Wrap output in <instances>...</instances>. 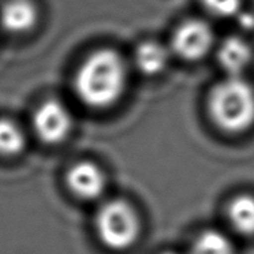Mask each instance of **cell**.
Wrapping results in <instances>:
<instances>
[{
    "label": "cell",
    "instance_id": "7c38bea8",
    "mask_svg": "<svg viewBox=\"0 0 254 254\" xmlns=\"http://www.w3.org/2000/svg\"><path fill=\"white\" fill-rule=\"evenodd\" d=\"M26 146V135L17 122L0 118V156L19 155Z\"/></svg>",
    "mask_w": 254,
    "mask_h": 254
},
{
    "label": "cell",
    "instance_id": "ba28073f",
    "mask_svg": "<svg viewBox=\"0 0 254 254\" xmlns=\"http://www.w3.org/2000/svg\"><path fill=\"white\" fill-rule=\"evenodd\" d=\"M227 223L241 237H254V194L234 195L226 206Z\"/></svg>",
    "mask_w": 254,
    "mask_h": 254
},
{
    "label": "cell",
    "instance_id": "5b68a950",
    "mask_svg": "<svg viewBox=\"0 0 254 254\" xmlns=\"http://www.w3.org/2000/svg\"><path fill=\"white\" fill-rule=\"evenodd\" d=\"M213 30L201 19H189L181 23L172 36V51L185 61L202 59L213 47Z\"/></svg>",
    "mask_w": 254,
    "mask_h": 254
},
{
    "label": "cell",
    "instance_id": "8992f818",
    "mask_svg": "<svg viewBox=\"0 0 254 254\" xmlns=\"http://www.w3.org/2000/svg\"><path fill=\"white\" fill-rule=\"evenodd\" d=\"M66 185L77 198L94 201L104 195L107 177L103 168L93 161H78L68 168Z\"/></svg>",
    "mask_w": 254,
    "mask_h": 254
},
{
    "label": "cell",
    "instance_id": "30bf717a",
    "mask_svg": "<svg viewBox=\"0 0 254 254\" xmlns=\"http://www.w3.org/2000/svg\"><path fill=\"white\" fill-rule=\"evenodd\" d=\"M186 254H235V246L224 231L206 228L194 238Z\"/></svg>",
    "mask_w": 254,
    "mask_h": 254
},
{
    "label": "cell",
    "instance_id": "3957f363",
    "mask_svg": "<svg viewBox=\"0 0 254 254\" xmlns=\"http://www.w3.org/2000/svg\"><path fill=\"white\" fill-rule=\"evenodd\" d=\"M94 228L100 242L114 252L133 248L141 235V217L131 202L112 198L100 205L94 216Z\"/></svg>",
    "mask_w": 254,
    "mask_h": 254
},
{
    "label": "cell",
    "instance_id": "8fae6325",
    "mask_svg": "<svg viewBox=\"0 0 254 254\" xmlns=\"http://www.w3.org/2000/svg\"><path fill=\"white\" fill-rule=\"evenodd\" d=\"M170 51L160 43L145 41L135 52V64L146 75L160 74L170 62Z\"/></svg>",
    "mask_w": 254,
    "mask_h": 254
},
{
    "label": "cell",
    "instance_id": "4fadbf2b",
    "mask_svg": "<svg viewBox=\"0 0 254 254\" xmlns=\"http://www.w3.org/2000/svg\"><path fill=\"white\" fill-rule=\"evenodd\" d=\"M243 0H202L205 8L216 17H234L239 12Z\"/></svg>",
    "mask_w": 254,
    "mask_h": 254
},
{
    "label": "cell",
    "instance_id": "52a82bcc",
    "mask_svg": "<svg viewBox=\"0 0 254 254\" xmlns=\"http://www.w3.org/2000/svg\"><path fill=\"white\" fill-rule=\"evenodd\" d=\"M37 21L39 10L32 0H7L0 7V26L7 33H28Z\"/></svg>",
    "mask_w": 254,
    "mask_h": 254
},
{
    "label": "cell",
    "instance_id": "5bb4252c",
    "mask_svg": "<svg viewBox=\"0 0 254 254\" xmlns=\"http://www.w3.org/2000/svg\"><path fill=\"white\" fill-rule=\"evenodd\" d=\"M161 254H179L178 252H164V253H161Z\"/></svg>",
    "mask_w": 254,
    "mask_h": 254
},
{
    "label": "cell",
    "instance_id": "6da1fadb",
    "mask_svg": "<svg viewBox=\"0 0 254 254\" xmlns=\"http://www.w3.org/2000/svg\"><path fill=\"white\" fill-rule=\"evenodd\" d=\"M127 66L112 50H99L89 55L74 77V90L83 104L92 108L114 105L125 93Z\"/></svg>",
    "mask_w": 254,
    "mask_h": 254
},
{
    "label": "cell",
    "instance_id": "7a4b0ae2",
    "mask_svg": "<svg viewBox=\"0 0 254 254\" xmlns=\"http://www.w3.org/2000/svg\"><path fill=\"white\" fill-rule=\"evenodd\" d=\"M208 108L213 123L223 131H248L254 125L253 85L241 75H227L210 90Z\"/></svg>",
    "mask_w": 254,
    "mask_h": 254
},
{
    "label": "cell",
    "instance_id": "277c9868",
    "mask_svg": "<svg viewBox=\"0 0 254 254\" xmlns=\"http://www.w3.org/2000/svg\"><path fill=\"white\" fill-rule=\"evenodd\" d=\"M32 125L34 134L41 139V142L56 145L70 135L72 116L63 103L58 100H47L34 111Z\"/></svg>",
    "mask_w": 254,
    "mask_h": 254
},
{
    "label": "cell",
    "instance_id": "9c48e42d",
    "mask_svg": "<svg viewBox=\"0 0 254 254\" xmlns=\"http://www.w3.org/2000/svg\"><path fill=\"white\" fill-rule=\"evenodd\" d=\"M217 61L227 75L238 77L252 61V48L241 37H228L217 50Z\"/></svg>",
    "mask_w": 254,
    "mask_h": 254
}]
</instances>
